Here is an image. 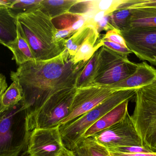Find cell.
I'll return each mask as SVG.
<instances>
[{
    "mask_svg": "<svg viewBox=\"0 0 156 156\" xmlns=\"http://www.w3.org/2000/svg\"><path fill=\"white\" fill-rule=\"evenodd\" d=\"M7 88V83L5 77H4L0 82V99L3 93L6 90Z\"/></svg>",
    "mask_w": 156,
    "mask_h": 156,
    "instance_id": "obj_34",
    "label": "cell"
},
{
    "mask_svg": "<svg viewBox=\"0 0 156 156\" xmlns=\"http://www.w3.org/2000/svg\"><path fill=\"white\" fill-rule=\"evenodd\" d=\"M87 19L83 15L68 13L52 18V22L57 30H69L76 32L86 24Z\"/></svg>",
    "mask_w": 156,
    "mask_h": 156,
    "instance_id": "obj_18",
    "label": "cell"
},
{
    "mask_svg": "<svg viewBox=\"0 0 156 156\" xmlns=\"http://www.w3.org/2000/svg\"><path fill=\"white\" fill-rule=\"evenodd\" d=\"M111 156H156V153H126L110 152Z\"/></svg>",
    "mask_w": 156,
    "mask_h": 156,
    "instance_id": "obj_32",
    "label": "cell"
},
{
    "mask_svg": "<svg viewBox=\"0 0 156 156\" xmlns=\"http://www.w3.org/2000/svg\"><path fill=\"white\" fill-rule=\"evenodd\" d=\"M20 156H29L28 155V154H27V152L26 150L24 152H23L22 153V154Z\"/></svg>",
    "mask_w": 156,
    "mask_h": 156,
    "instance_id": "obj_36",
    "label": "cell"
},
{
    "mask_svg": "<svg viewBox=\"0 0 156 156\" xmlns=\"http://www.w3.org/2000/svg\"><path fill=\"white\" fill-rule=\"evenodd\" d=\"M31 132L26 109L20 102L0 115V156H20L27 150Z\"/></svg>",
    "mask_w": 156,
    "mask_h": 156,
    "instance_id": "obj_4",
    "label": "cell"
},
{
    "mask_svg": "<svg viewBox=\"0 0 156 156\" xmlns=\"http://www.w3.org/2000/svg\"><path fill=\"white\" fill-rule=\"evenodd\" d=\"M81 144L91 156H111L107 148L98 143L92 137L83 139Z\"/></svg>",
    "mask_w": 156,
    "mask_h": 156,
    "instance_id": "obj_26",
    "label": "cell"
},
{
    "mask_svg": "<svg viewBox=\"0 0 156 156\" xmlns=\"http://www.w3.org/2000/svg\"><path fill=\"white\" fill-rule=\"evenodd\" d=\"M121 34L132 53L156 66V27L128 29Z\"/></svg>",
    "mask_w": 156,
    "mask_h": 156,
    "instance_id": "obj_11",
    "label": "cell"
},
{
    "mask_svg": "<svg viewBox=\"0 0 156 156\" xmlns=\"http://www.w3.org/2000/svg\"><path fill=\"white\" fill-rule=\"evenodd\" d=\"M13 1H0V44L6 47L17 36V19L11 16L8 7Z\"/></svg>",
    "mask_w": 156,
    "mask_h": 156,
    "instance_id": "obj_14",
    "label": "cell"
},
{
    "mask_svg": "<svg viewBox=\"0 0 156 156\" xmlns=\"http://www.w3.org/2000/svg\"><path fill=\"white\" fill-rule=\"evenodd\" d=\"M74 151L76 156H91L87 149L81 144Z\"/></svg>",
    "mask_w": 156,
    "mask_h": 156,
    "instance_id": "obj_33",
    "label": "cell"
},
{
    "mask_svg": "<svg viewBox=\"0 0 156 156\" xmlns=\"http://www.w3.org/2000/svg\"><path fill=\"white\" fill-rule=\"evenodd\" d=\"M98 50L94 54L85 65L78 77L76 82V89L92 85L95 77L97 68Z\"/></svg>",
    "mask_w": 156,
    "mask_h": 156,
    "instance_id": "obj_22",
    "label": "cell"
},
{
    "mask_svg": "<svg viewBox=\"0 0 156 156\" xmlns=\"http://www.w3.org/2000/svg\"><path fill=\"white\" fill-rule=\"evenodd\" d=\"M129 101L127 100L123 102L105 114L87 130L83 135V140L109 128L123 119L128 113Z\"/></svg>",
    "mask_w": 156,
    "mask_h": 156,
    "instance_id": "obj_13",
    "label": "cell"
},
{
    "mask_svg": "<svg viewBox=\"0 0 156 156\" xmlns=\"http://www.w3.org/2000/svg\"><path fill=\"white\" fill-rule=\"evenodd\" d=\"M126 0H93L87 1V13L85 16L88 20L99 12H104L108 14L118 9Z\"/></svg>",
    "mask_w": 156,
    "mask_h": 156,
    "instance_id": "obj_20",
    "label": "cell"
},
{
    "mask_svg": "<svg viewBox=\"0 0 156 156\" xmlns=\"http://www.w3.org/2000/svg\"><path fill=\"white\" fill-rule=\"evenodd\" d=\"M135 106L131 115L143 147L156 153V80L136 90Z\"/></svg>",
    "mask_w": 156,
    "mask_h": 156,
    "instance_id": "obj_5",
    "label": "cell"
},
{
    "mask_svg": "<svg viewBox=\"0 0 156 156\" xmlns=\"http://www.w3.org/2000/svg\"><path fill=\"white\" fill-rule=\"evenodd\" d=\"M78 0H42L40 10L52 18L69 12Z\"/></svg>",
    "mask_w": 156,
    "mask_h": 156,
    "instance_id": "obj_21",
    "label": "cell"
},
{
    "mask_svg": "<svg viewBox=\"0 0 156 156\" xmlns=\"http://www.w3.org/2000/svg\"><path fill=\"white\" fill-rule=\"evenodd\" d=\"M111 14L105 16L96 25V29L99 34H100V33L102 31H108L115 29L111 24Z\"/></svg>",
    "mask_w": 156,
    "mask_h": 156,
    "instance_id": "obj_31",
    "label": "cell"
},
{
    "mask_svg": "<svg viewBox=\"0 0 156 156\" xmlns=\"http://www.w3.org/2000/svg\"><path fill=\"white\" fill-rule=\"evenodd\" d=\"M42 0H14L8 7L12 16L15 18L23 14L30 13L40 9Z\"/></svg>",
    "mask_w": 156,
    "mask_h": 156,
    "instance_id": "obj_23",
    "label": "cell"
},
{
    "mask_svg": "<svg viewBox=\"0 0 156 156\" xmlns=\"http://www.w3.org/2000/svg\"><path fill=\"white\" fill-rule=\"evenodd\" d=\"M23 91L19 82L13 81L0 99V115L18 104L23 100Z\"/></svg>",
    "mask_w": 156,
    "mask_h": 156,
    "instance_id": "obj_19",
    "label": "cell"
},
{
    "mask_svg": "<svg viewBox=\"0 0 156 156\" xmlns=\"http://www.w3.org/2000/svg\"><path fill=\"white\" fill-rule=\"evenodd\" d=\"M77 89L60 91L49 97L34 111L27 115L30 132L34 129L58 127L69 113Z\"/></svg>",
    "mask_w": 156,
    "mask_h": 156,
    "instance_id": "obj_6",
    "label": "cell"
},
{
    "mask_svg": "<svg viewBox=\"0 0 156 156\" xmlns=\"http://www.w3.org/2000/svg\"><path fill=\"white\" fill-rule=\"evenodd\" d=\"M110 152H120V153H154L151 150L144 148L143 147L126 146L121 147L112 149H107Z\"/></svg>",
    "mask_w": 156,
    "mask_h": 156,
    "instance_id": "obj_30",
    "label": "cell"
},
{
    "mask_svg": "<svg viewBox=\"0 0 156 156\" xmlns=\"http://www.w3.org/2000/svg\"><path fill=\"white\" fill-rule=\"evenodd\" d=\"M91 137L107 149L121 147H143L129 113L119 122Z\"/></svg>",
    "mask_w": 156,
    "mask_h": 156,
    "instance_id": "obj_8",
    "label": "cell"
},
{
    "mask_svg": "<svg viewBox=\"0 0 156 156\" xmlns=\"http://www.w3.org/2000/svg\"><path fill=\"white\" fill-rule=\"evenodd\" d=\"M60 156H76V155H75L74 151H70L66 149L65 152L63 153V154Z\"/></svg>",
    "mask_w": 156,
    "mask_h": 156,
    "instance_id": "obj_35",
    "label": "cell"
},
{
    "mask_svg": "<svg viewBox=\"0 0 156 156\" xmlns=\"http://www.w3.org/2000/svg\"><path fill=\"white\" fill-rule=\"evenodd\" d=\"M66 149L58 126L31 132L26 151L29 156H60Z\"/></svg>",
    "mask_w": 156,
    "mask_h": 156,
    "instance_id": "obj_10",
    "label": "cell"
},
{
    "mask_svg": "<svg viewBox=\"0 0 156 156\" xmlns=\"http://www.w3.org/2000/svg\"><path fill=\"white\" fill-rule=\"evenodd\" d=\"M17 28L28 42L35 60H48L66 49V41L56 39L57 29L52 19L38 9L17 17Z\"/></svg>",
    "mask_w": 156,
    "mask_h": 156,
    "instance_id": "obj_2",
    "label": "cell"
},
{
    "mask_svg": "<svg viewBox=\"0 0 156 156\" xmlns=\"http://www.w3.org/2000/svg\"><path fill=\"white\" fill-rule=\"evenodd\" d=\"M146 9L156 11V0H126L118 9ZM117 9V10H118Z\"/></svg>",
    "mask_w": 156,
    "mask_h": 156,
    "instance_id": "obj_27",
    "label": "cell"
},
{
    "mask_svg": "<svg viewBox=\"0 0 156 156\" xmlns=\"http://www.w3.org/2000/svg\"><path fill=\"white\" fill-rule=\"evenodd\" d=\"M137 65L103 46L98 49L96 74L92 85L111 86L134 73Z\"/></svg>",
    "mask_w": 156,
    "mask_h": 156,
    "instance_id": "obj_7",
    "label": "cell"
},
{
    "mask_svg": "<svg viewBox=\"0 0 156 156\" xmlns=\"http://www.w3.org/2000/svg\"><path fill=\"white\" fill-rule=\"evenodd\" d=\"M88 62L75 63L66 49L56 57L29 60L18 66L16 71H11V79L17 81L21 86V102L27 115L58 92L76 87L77 79Z\"/></svg>",
    "mask_w": 156,
    "mask_h": 156,
    "instance_id": "obj_1",
    "label": "cell"
},
{
    "mask_svg": "<svg viewBox=\"0 0 156 156\" xmlns=\"http://www.w3.org/2000/svg\"><path fill=\"white\" fill-rule=\"evenodd\" d=\"M100 36L96 28L94 27L73 56L75 63L89 61L96 51L103 46Z\"/></svg>",
    "mask_w": 156,
    "mask_h": 156,
    "instance_id": "obj_15",
    "label": "cell"
},
{
    "mask_svg": "<svg viewBox=\"0 0 156 156\" xmlns=\"http://www.w3.org/2000/svg\"><path fill=\"white\" fill-rule=\"evenodd\" d=\"M152 27H156V11L133 9L126 28L124 31L130 29Z\"/></svg>",
    "mask_w": 156,
    "mask_h": 156,
    "instance_id": "obj_17",
    "label": "cell"
},
{
    "mask_svg": "<svg viewBox=\"0 0 156 156\" xmlns=\"http://www.w3.org/2000/svg\"><path fill=\"white\" fill-rule=\"evenodd\" d=\"M134 73L122 81L109 86L116 91L138 89L150 85L156 80V69L146 61L137 64Z\"/></svg>",
    "mask_w": 156,
    "mask_h": 156,
    "instance_id": "obj_12",
    "label": "cell"
},
{
    "mask_svg": "<svg viewBox=\"0 0 156 156\" xmlns=\"http://www.w3.org/2000/svg\"><path fill=\"white\" fill-rule=\"evenodd\" d=\"M132 13V10L129 9H120L111 14V23L115 29L120 32L126 28L127 22Z\"/></svg>",
    "mask_w": 156,
    "mask_h": 156,
    "instance_id": "obj_25",
    "label": "cell"
},
{
    "mask_svg": "<svg viewBox=\"0 0 156 156\" xmlns=\"http://www.w3.org/2000/svg\"><path fill=\"white\" fill-rule=\"evenodd\" d=\"M102 40L109 42H114L127 47L125 41L121 34V32L116 29L109 30L101 38Z\"/></svg>",
    "mask_w": 156,
    "mask_h": 156,
    "instance_id": "obj_29",
    "label": "cell"
},
{
    "mask_svg": "<svg viewBox=\"0 0 156 156\" xmlns=\"http://www.w3.org/2000/svg\"><path fill=\"white\" fill-rule=\"evenodd\" d=\"M136 91L135 89H127L115 92L90 111L68 123L59 125V132L65 147L75 151L81 143L88 129L115 107L135 98Z\"/></svg>",
    "mask_w": 156,
    "mask_h": 156,
    "instance_id": "obj_3",
    "label": "cell"
},
{
    "mask_svg": "<svg viewBox=\"0 0 156 156\" xmlns=\"http://www.w3.org/2000/svg\"><path fill=\"white\" fill-rule=\"evenodd\" d=\"M101 41L103 44V46L108 48L112 51H115L125 57L128 58V55L132 53L131 50L127 48L122 45L114 42H109L102 40L101 38Z\"/></svg>",
    "mask_w": 156,
    "mask_h": 156,
    "instance_id": "obj_28",
    "label": "cell"
},
{
    "mask_svg": "<svg viewBox=\"0 0 156 156\" xmlns=\"http://www.w3.org/2000/svg\"><path fill=\"white\" fill-rule=\"evenodd\" d=\"M13 54V59L18 66L35 60L32 49L26 39L17 28V36L14 41L6 46Z\"/></svg>",
    "mask_w": 156,
    "mask_h": 156,
    "instance_id": "obj_16",
    "label": "cell"
},
{
    "mask_svg": "<svg viewBox=\"0 0 156 156\" xmlns=\"http://www.w3.org/2000/svg\"><path fill=\"white\" fill-rule=\"evenodd\" d=\"M94 27H95L92 25L86 24L71 37L66 40V49L71 56H75L80 46L86 39Z\"/></svg>",
    "mask_w": 156,
    "mask_h": 156,
    "instance_id": "obj_24",
    "label": "cell"
},
{
    "mask_svg": "<svg viewBox=\"0 0 156 156\" xmlns=\"http://www.w3.org/2000/svg\"><path fill=\"white\" fill-rule=\"evenodd\" d=\"M4 77V76H3L2 74H1V73H0V82H1V81L2 80V78H3Z\"/></svg>",
    "mask_w": 156,
    "mask_h": 156,
    "instance_id": "obj_37",
    "label": "cell"
},
{
    "mask_svg": "<svg viewBox=\"0 0 156 156\" xmlns=\"http://www.w3.org/2000/svg\"><path fill=\"white\" fill-rule=\"evenodd\" d=\"M116 91L108 86L94 84L77 89L69 114L59 125L68 123L90 111Z\"/></svg>",
    "mask_w": 156,
    "mask_h": 156,
    "instance_id": "obj_9",
    "label": "cell"
}]
</instances>
